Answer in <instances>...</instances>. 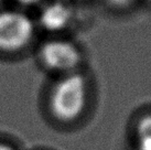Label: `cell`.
I'll return each instance as SVG.
<instances>
[{"label":"cell","mask_w":151,"mask_h":150,"mask_svg":"<svg viewBox=\"0 0 151 150\" xmlns=\"http://www.w3.org/2000/svg\"><path fill=\"white\" fill-rule=\"evenodd\" d=\"M87 98V84L84 76L68 74L53 88L51 109L58 119L72 121L83 112Z\"/></svg>","instance_id":"6da1fadb"},{"label":"cell","mask_w":151,"mask_h":150,"mask_svg":"<svg viewBox=\"0 0 151 150\" xmlns=\"http://www.w3.org/2000/svg\"><path fill=\"white\" fill-rule=\"evenodd\" d=\"M35 25L29 14L17 9L0 11V50L14 52L29 44Z\"/></svg>","instance_id":"7a4b0ae2"},{"label":"cell","mask_w":151,"mask_h":150,"mask_svg":"<svg viewBox=\"0 0 151 150\" xmlns=\"http://www.w3.org/2000/svg\"><path fill=\"white\" fill-rule=\"evenodd\" d=\"M40 56L47 69L59 72L73 70L80 62V52L76 46L62 40L45 42L40 50Z\"/></svg>","instance_id":"3957f363"},{"label":"cell","mask_w":151,"mask_h":150,"mask_svg":"<svg viewBox=\"0 0 151 150\" xmlns=\"http://www.w3.org/2000/svg\"><path fill=\"white\" fill-rule=\"evenodd\" d=\"M73 12L72 8L62 1H55L46 4L39 17L40 25L50 32H59L71 23Z\"/></svg>","instance_id":"277c9868"},{"label":"cell","mask_w":151,"mask_h":150,"mask_svg":"<svg viewBox=\"0 0 151 150\" xmlns=\"http://www.w3.org/2000/svg\"><path fill=\"white\" fill-rule=\"evenodd\" d=\"M138 139H151V115L143 117L137 127Z\"/></svg>","instance_id":"5b68a950"},{"label":"cell","mask_w":151,"mask_h":150,"mask_svg":"<svg viewBox=\"0 0 151 150\" xmlns=\"http://www.w3.org/2000/svg\"><path fill=\"white\" fill-rule=\"evenodd\" d=\"M16 1L19 6L24 7V8H30V7H35L42 2L43 0H13Z\"/></svg>","instance_id":"8992f818"},{"label":"cell","mask_w":151,"mask_h":150,"mask_svg":"<svg viewBox=\"0 0 151 150\" xmlns=\"http://www.w3.org/2000/svg\"><path fill=\"white\" fill-rule=\"evenodd\" d=\"M136 150H151V139H138Z\"/></svg>","instance_id":"52a82bcc"},{"label":"cell","mask_w":151,"mask_h":150,"mask_svg":"<svg viewBox=\"0 0 151 150\" xmlns=\"http://www.w3.org/2000/svg\"><path fill=\"white\" fill-rule=\"evenodd\" d=\"M0 150H16V149L12 148V147L8 146V145H6V144H0Z\"/></svg>","instance_id":"ba28073f"}]
</instances>
